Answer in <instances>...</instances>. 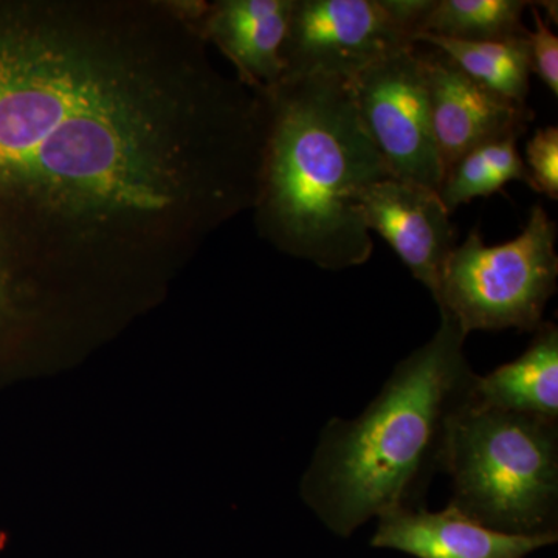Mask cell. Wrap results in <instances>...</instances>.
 I'll return each mask as SVG.
<instances>
[{
    "instance_id": "6da1fadb",
    "label": "cell",
    "mask_w": 558,
    "mask_h": 558,
    "mask_svg": "<svg viewBox=\"0 0 558 558\" xmlns=\"http://www.w3.org/2000/svg\"><path fill=\"white\" fill-rule=\"evenodd\" d=\"M266 130L199 9L0 0V253L17 274L186 258L255 205Z\"/></svg>"
},
{
    "instance_id": "7a4b0ae2",
    "label": "cell",
    "mask_w": 558,
    "mask_h": 558,
    "mask_svg": "<svg viewBox=\"0 0 558 558\" xmlns=\"http://www.w3.org/2000/svg\"><path fill=\"white\" fill-rule=\"evenodd\" d=\"M457 322L440 314L435 336L400 360L354 418L332 417L301 481L304 502L348 538L369 520L424 506L446 472L451 432L473 402V373Z\"/></svg>"
},
{
    "instance_id": "3957f363",
    "label": "cell",
    "mask_w": 558,
    "mask_h": 558,
    "mask_svg": "<svg viewBox=\"0 0 558 558\" xmlns=\"http://www.w3.org/2000/svg\"><path fill=\"white\" fill-rule=\"evenodd\" d=\"M267 131L253 213L264 240L319 269L368 263L360 194L392 178L360 120L351 81L284 75L264 92Z\"/></svg>"
},
{
    "instance_id": "277c9868",
    "label": "cell",
    "mask_w": 558,
    "mask_h": 558,
    "mask_svg": "<svg viewBox=\"0 0 558 558\" xmlns=\"http://www.w3.org/2000/svg\"><path fill=\"white\" fill-rule=\"evenodd\" d=\"M449 505L494 531L558 535V418L470 403L447 453Z\"/></svg>"
},
{
    "instance_id": "5b68a950",
    "label": "cell",
    "mask_w": 558,
    "mask_h": 558,
    "mask_svg": "<svg viewBox=\"0 0 558 558\" xmlns=\"http://www.w3.org/2000/svg\"><path fill=\"white\" fill-rule=\"evenodd\" d=\"M557 222L537 204L523 231L505 244L486 245L478 229L451 250L435 299L465 337L473 330L535 332L558 279Z\"/></svg>"
},
{
    "instance_id": "8992f818",
    "label": "cell",
    "mask_w": 558,
    "mask_h": 558,
    "mask_svg": "<svg viewBox=\"0 0 558 558\" xmlns=\"http://www.w3.org/2000/svg\"><path fill=\"white\" fill-rule=\"evenodd\" d=\"M433 0H293L281 58L284 75L352 80L414 46Z\"/></svg>"
},
{
    "instance_id": "52a82bcc",
    "label": "cell",
    "mask_w": 558,
    "mask_h": 558,
    "mask_svg": "<svg viewBox=\"0 0 558 558\" xmlns=\"http://www.w3.org/2000/svg\"><path fill=\"white\" fill-rule=\"evenodd\" d=\"M349 81L363 128L392 178L439 191L444 167L417 44L373 62Z\"/></svg>"
},
{
    "instance_id": "ba28073f",
    "label": "cell",
    "mask_w": 558,
    "mask_h": 558,
    "mask_svg": "<svg viewBox=\"0 0 558 558\" xmlns=\"http://www.w3.org/2000/svg\"><path fill=\"white\" fill-rule=\"evenodd\" d=\"M417 47L427 76L433 132L444 175L476 146L509 135L521 137L527 131L534 120L527 105L509 100L470 78L435 47Z\"/></svg>"
},
{
    "instance_id": "9c48e42d",
    "label": "cell",
    "mask_w": 558,
    "mask_h": 558,
    "mask_svg": "<svg viewBox=\"0 0 558 558\" xmlns=\"http://www.w3.org/2000/svg\"><path fill=\"white\" fill-rule=\"evenodd\" d=\"M359 211L366 229L379 233L435 295L444 264L457 247V227L438 191L395 178L380 180L360 194Z\"/></svg>"
},
{
    "instance_id": "30bf717a",
    "label": "cell",
    "mask_w": 558,
    "mask_h": 558,
    "mask_svg": "<svg viewBox=\"0 0 558 558\" xmlns=\"http://www.w3.org/2000/svg\"><path fill=\"white\" fill-rule=\"evenodd\" d=\"M558 535H512L470 519L454 506L432 512L424 506L380 517L371 546L414 558H526L556 545Z\"/></svg>"
},
{
    "instance_id": "8fae6325",
    "label": "cell",
    "mask_w": 558,
    "mask_h": 558,
    "mask_svg": "<svg viewBox=\"0 0 558 558\" xmlns=\"http://www.w3.org/2000/svg\"><path fill=\"white\" fill-rule=\"evenodd\" d=\"M293 0H220L207 7L201 32L236 69V78L266 92L284 76V46Z\"/></svg>"
},
{
    "instance_id": "7c38bea8",
    "label": "cell",
    "mask_w": 558,
    "mask_h": 558,
    "mask_svg": "<svg viewBox=\"0 0 558 558\" xmlns=\"http://www.w3.org/2000/svg\"><path fill=\"white\" fill-rule=\"evenodd\" d=\"M473 405L558 418V328L543 322L519 359L476 376Z\"/></svg>"
},
{
    "instance_id": "4fadbf2b",
    "label": "cell",
    "mask_w": 558,
    "mask_h": 558,
    "mask_svg": "<svg viewBox=\"0 0 558 558\" xmlns=\"http://www.w3.org/2000/svg\"><path fill=\"white\" fill-rule=\"evenodd\" d=\"M414 44L435 47L470 78L509 100L526 105L532 73L527 35L508 40L470 43L425 33L416 36Z\"/></svg>"
},
{
    "instance_id": "5bb4252c",
    "label": "cell",
    "mask_w": 558,
    "mask_h": 558,
    "mask_svg": "<svg viewBox=\"0 0 558 558\" xmlns=\"http://www.w3.org/2000/svg\"><path fill=\"white\" fill-rule=\"evenodd\" d=\"M519 138L509 135L484 143L451 165L438 191L450 215L461 205L498 193L509 182L531 185L526 163L517 149Z\"/></svg>"
},
{
    "instance_id": "9a60e30c",
    "label": "cell",
    "mask_w": 558,
    "mask_h": 558,
    "mask_svg": "<svg viewBox=\"0 0 558 558\" xmlns=\"http://www.w3.org/2000/svg\"><path fill=\"white\" fill-rule=\"evenodd\" d=\"M526 0H433L418 35L488 43L523 38ZM417 35V36H418Z\"/></svg>"
},
{
    "instance_id": "2e32d148",
    "label": "cell",
    "mask_w": 558,
    "mask_h": 558,
    "mask_svg": "<svg viewBox=\"0 0 558 558\" xmlns=\"http://www.w3.org/2000/svg\"><path fill=\"white\" fill-rule=\"evenodd\" d=\"M526 168L535 193L558 199V128L535 131L526 146Z\"/></svg>"
},
{
    "instance_id": "e0dca14e",
    "label": "cell",
    "mask_w": 558,
    "mask_h": 558,
    "mask_svg": "<svg viewBox=\"0 0 558 558\" xmlns=\"http://www.w3.org/2000/svg\"><path fill=\"white\" fill-rule=\"evenodd\" d=\"M532 16H534L535 31L527 32L529 54H531L532 72L537 73L539 80L558 95V38L550 31L548 22L539 13L538 7L532 2Z\"/></svg>"
}]
</instances>
